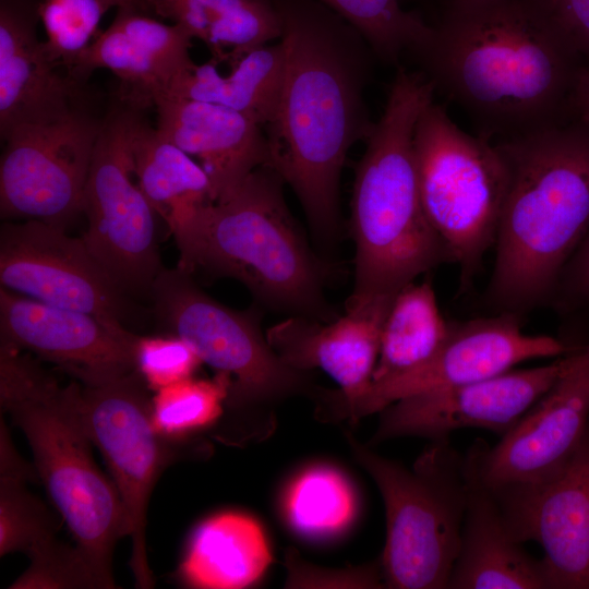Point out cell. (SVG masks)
Returning <instances> with one entry per match:
<instances>
[{
  "label": "cell",
  "mask_w": 589,
  "mask_h": 589,
  "mask_svg": "<svg viewBox=\"0 0 589 589\" xmlns=\"http://www.w3.org/2000/svg\"><path fill=\"white\" fill-rule=\"evenodd\" d=\"M566 362L567 353L543 366L510 369L481 381L401 398L380 411L371 442L399 436L444 440L465 428L504 435L554 384Z\"/></svg>",
  "instance_id": "cell-16"
},
{
  "label": "cell",
  "mask_w": 589,
  "mask_h": 589,
  "mask_svg": "<svg viewBox=\"0 0 589 589\" xmlns=\"http://www.w3.org/2000/svg\"><path fill=\"white\" fill-rule=\"evenodd\" d=\"M81 399L94 446L103 455L122 503L132 541L135 586L154 587L146 552L151 494L159 476L187 443L164 438L152 421V397L134 370L98 385H82Z\"/></svg>",
  "instance_id": "cell-12"
},
{
  "label": "cell",
  "mask_w": 589,
  "mask_h": 589,
  "mask_svg": "<svg viewBox=\"0 0 589 589\" xmlns=\"http://www.w3.org/2000/svg\"><path fill=\"white\" fill-rule=\"evenodd\" d=\"M356 495L338 470L317 466L300 473L289 485L285 514L294 531L324 539L346 529L356 514Z\"/></svg>",
  "instance_id": "cell-30"
},
{
  "label": "cell",
  "mask_w": 589,
  "mask_h": 589,
  "mask_svg": "<svg viewBox=\"0 0 589 589\" xmlns=\"http://www.w3.org/2000/svg\"><path fill=\"white\" fill-rule=\"evenodd\" d=\"M273 1L283 22L286 69L276 111L264 128L267 166L293 190L315 235L329 241L339 230L347 154L374 125L364 99L373 51L320 1Z\"/></svg>",
  "instance_id": "cell-1"
},
{
  "label": "cell",
  "mask_w": 589,
  "mask_h": 589,
  "mask_svg": "<svg viewBox=\"0 0 589 589\" xmlns=\"http://www.w3.org/2000/svg\"><path fill=\"white\" fill-rule=\"evenodd\" d=\"M192 39L178 24L119 8L111 25L71 64V75L83 79L107 69L133 88L137 100L151 104L192 62Z\"/></svg>",
  "instance_id": "cell-22"
},
{
  "label": "cell",
  "mask_w": 589,
  "mask_h": 589,
  "mask_svg": "<svg viewBox=\"0 0 589 589\" xmlns=\"http://www.w3.org/2000/svg\"><path fill=\"white\" fill-rule=\"evenodd\" d=\"M589 421V339L574 342L554 384L490 447L476 440L483 481L522 543L539 493L567 466Z\"/></svg>",
  "instance_id": "cell-10"
},
{
  "label": "cell",
  "mask_w": 589,
  "mask_h": 589,
  "mask_svg": "<svg viewBox=\"0 0 589 589\" xmlns=\"http://www.w3.org/2000/svg\"><path fill=\"white\" fill-rule=\"evenodd\" d=\"M566 44L589 62V0H536Z\"/></svg>",
  "instance_id": "cell-35"
},
{
  "label": "cell",
  "mask_w": 589,
  "mask_h": 589,
  "mask_svg": "<svg viewBox=\"0 0 589 589\" xmlns=\"http://www.w3.org/2000/svg\"><path fill=\"white\" fill-rule=\"evenodd\" d=\"M157 130L207 173L214 201L268 161L264 128L248 116L202 100L158 94Z\"/></svg>",
  "instance_id": "cell-19"
},
{
  "label": "cell",
  "mask_w": 589,
  "mask_h": 589,
  "mask_svg": "<svg viewBox=\"0 0 589 589\" xmlns=\"http://www.w3.org/2000/svg\"><path fill=\"white\" fill-rule=\"evenodd\" d=\"M229 388V377L217 373L212 380L189 377L157 390L152 397L156 431L170 442L187 443L224 416Z\"/></svg>",
  "instance_id": "cell-32"
},
{
  "label": "cell",
  "mask_w": 589,
  "mask_h": 589,
  "mask_svg": "<svg viewBox=\"0 0 589 589\" xmlns=\"http://www.w3.org/2000/svg\"><path fill=\"white\" fill-rule=\"evenodd\" d=\"M466 509L448 588H546L541 561L514 536L495 494L483 481L476 442L464 455Z\"/></svg>",
  "instance_id": "cell-20"
},
{
  "label": "cell",
  "mask_w": 589,
  "mask_h": 589,
  "mask_svg": "<svg viewBox=\"0 0 589 589\" xmlns=\"http://www.w3.org/2000/svg\"><path fill=\"white\" fill-rule=\"evenodd\" d=\"M132 160L142 192L179 243L201 211L215 202L207 173L142 120L132 140Z\"/></svg>",
  "instance_id": "cell-27"
},
{
  "label": "cell",
  "mask_w": 589,
  "mask_h": 589,
  "mask_svg": "<svg viewBox=\"0 0 589 589\" xmlns=\"http://www.w3.org/2000/svg\"><path fill=\"white\" fill-rule=\"evenodd\" d=\"M395 296L347 304L345 315L328 322L292 315L266 332L267 341L287 365L306 372L317 368L329 375L339 389L330 390L328 402L349 401L372 383L382 327Z\"/></svg>",
  "instance_id": "cell-18"
},
{
  "label": "cell",
  "mask_w": 589,
  "mask_h": 589,
  "mask_svg": "<svg viewBox=\"0 0 589 589\" xmlns=\"http://www.w3.org/2000/svg\"><path fill=\"white\" fill-rule=\"evenodd\" d=\"M31 13L8 0L0 7V134L51 122L75 109L73 83L57 71Z\"/></svg>",
  "instance_id": "cell-23"
},
{
  "label": "cell",
  "mask_w": 589,
  "mask_h": 589,
  "mask_svg": "<svg viewBox=\"0 0 589 589\" xmlns=\"http://www.w3.org/2000/svg\"><path fill=\"white\" fill-rule=\"evenodd\" d=\"M413 149L424 212L467 284L495 243L506 161L495 142L462 131L434 99L418 118Z\"/></svg>",
  "instance_id": "cell-8"
},
{
  "label": "cell",
  "mask_w": 589,
  "mask_h": 589,
  "mask_svg": "<svg viewBox=\"0 0 589 589\" xmlns=\"http://www.w3.org/2000/svg\"><path fill=\"white\" fill-rule=\"evenodd\" d=\"M284 183L263 165L205 206L177 243L178 267L238 279L268 306L332 321L324 268L289 212Z\"/></svg>",
  "instance_id": "cell-6"
},
{
  "label": "cell",
  "mask_w": 589,
  "mask_h": 589,
  "mask_svg": "<svg viewBox=\"0 0 589 589\" xmlns=\"http://www.w3.org/2000/svg\"><path fill=\"white\" fill-rule=\"evenodd\" d=\"M221 73L213 61H193L181 70L161 94L217 104L243 113L265 128L276 111L286 69L283 41L257 47Z\"/></svg>",
  "instance_id": "cell-26"
},
{
  "label": "cell",
  "mask_w": 589,
  "mask_h": 589,
  "mask_svg": "<svg viewBox=\"0 0 589 589\" xmlns=\"http://www.w3.org/2000/svg\"><path fill=\"white\" fill-rule=\"evenodd\" d=\"M573 347L567 340L524 333L512 313L452 323L447 339L429 362L399 377L371 383L358 397L337 402L333 418L358 420L401 398L481 381L530 359L564 356Z\"/></svg>",
  "instance_id": "cell-14"
},
{
  "label": "cell",
  "mask_w": 589,
  "mask_h": 589,
  "mask_svg": "<svg viewBox=\"0 0 589 589\" xmlns=\"http://www.w3.org/2000/svg\"><path fill=\"white\" fill-rule=\"evenodd\" d=\"M508 169L489 303L518 315L551 302L589 229V123L495 142Z\"/></svg>",
  "instance_id": "cell-3"
},
{
  "label": "cell",
  "mask_w": 589,
  "mask_h": 589,
  "mask_svg": "<svg viewBox=\"0 0 589 589\" xmlns=\"http://www.w3.org/2000/svg\"><path fill=\"white\" fill-rule=\"evenodd\" d=\"M81 383L62 385L33 354L0 341V405L24 433L46 492L97 588H116L117 542L129 536L119 494L98 468Z\"/></svg>",
  "instance_id": "cell-5"
},
{
  "label": "cell",
  "mask_w": 589,
  "mask_h": 589,
  "mask_svg": "<svg viewBox=\"0 0 589 589\" xmlns=\"http://www.w3.org/2000/svg\"><path fill=\"white\" fill-rule=\"evenodd\" d=\"M423 74L492 142L574 118L585 61L536 0L448 3L429 46Z\"/></svg>",
  "instance_id": "cell-2"
},
{
  "label": "cell",
  "mask_w": 589,
  "mask_h": 589,
  "mask_svg": "<svg viewBox=\"0 0 589 589\" xmlns=\"http://www.w3.org/2000/svg\"><path fill=\"white\" fill-rule=\"evenodd\" d=\"M135 0H45L38 14L51 59L69 68L91 44L104 14L112 7L133 8Z\"/></svg>",
  "instance_id": "cell-33"
},
{
  "label": "cell",
  "mask_w": 589,
  "mask_h": 589,
  "mask_svg": "<svg viewBox=\"0 0 589 589\" xmlns=\"http://www.w3.org/2000/svg\"><path fill=\"white\" fill-rule=\"evenodd\" d=\"M537 541L546 588L589 589V421L564 470L534 500L522 541Z\"/></svg>",
  "instance_id": "cell-21"
},
{
  "label": "cell",
  "mask_w": 589,
  "mask_h": 589,
  "mask_svg": "<svg viewBox=\"0 0 589 589\" xmlns=\"http://www.w3.org/2000/svg\"><path fill=\"white\" fill-rule=\"evenodd\" d=\"M99 129L100 123L74 110L8 133L0 160L1 217L65 229L81 213Z\"/></svg>",
  "instance_id": "cell-13"
},
{
  "label": "cell",
  "mask_w": 589,
  "mask_h": 589,
  "mask_svg": "<svg viewBox=\"0 0 589 589\" xmlns=\"http://www.w3.org/2000/svg\"><path fill=\"white\" fill-rule=\"evenodd\" d=\"M574 118L589 123V62L584 65L576 86Z\"/></svg>",
  "instance_id": "cell-37"
},
{
  "label": "cell",
  "mask_w": 589,
  "mask_h": 589,
  "mask_svg": "<svg viewBox=\"0 0 589 589\" xmlns=\"http://www.w3.org/2000/svg\"><path fill=\"white\" fill-rule=\"evenodd\" d=\"M551 303L565 315L589 310V229L565 266Z\"/></svg>",
  "instance_id": "cell-36"
},
{
  "label": "cell",
  "mask_w": 589,
  "mask_h": 589,
  "mask_svg": "<svg viewBox=\"0 0 589 589\" xmlns=\"http://www.w3.org/2000/svg\"><path fill=\"white\" fill-rule=\"evenodd\" d=\"M346 438L373 478L386 510L381 558L384 585L397 589L448 588L466 509L464 455L448 438L431 441L411 469Z\"/></svg>",
  "instance_id": "cell-7"
},
{
  "label": "cell",
  "mask_w": 589,
  "mask_h": 589,
  "mask_svg": "<svg viewBox=\"0 0 589 589\" xmlns=\"http://www.w3.org/2000/svg\"><path fill=\"white\" fill-rule=\"evenodd\" d=\"M159 321L189 342L202 362L227 375L230 388L225 405L229 418L294 395L316 401L325 388L309 372L287 365L264 336L256 313L237 311L202 291L191 273L163 268L151 292Z\"/></svg>",
  "instance_id": "cell-9"
},
{
  "label": "cell",
  "mask_w": 589,
  "mask_h": 589,
  "mask_svg": "<svg viewBox=\"0 0 589 589\" xmlns=\"http://www.w3.org/2000/svg\"><path fill=\"white\" fill-rule=\"evenodd\" d=\"M202 363L193 347L175 334L137 336L135 370L149 390L157 392L192 377Z\"/></svg>",
  "instance_id": "cell-34"
},
{
  "label": "cell",
  "mask_w": 589,
  "mask_h": 589,
  "mask_svg": "<svg viewBox=\"0 0 589 589\" xmlns=\"http://www.w3.org/2000/svg\"><path fill=\"white\" fill-rule=\"evenodd\" d=\"M434 93L423 73L399 69L366 139L352 190L354 285L347 304L395 296L448 261L423 208L413 149L418 118Z\"/></svg>",
  "instance_id": "cell-4"
},
{
  "label": "cell",
  "mask_w": 589,
  "mask_h": 589,
  "mask_svg": "<svg viewBox=\"0 0 589 589\" xmlns=\"http://www.w3.org/2000/svg\"><path fill=\"white\" fill-rule=\"evenodd\" d=\"M482 0H449V3H469V2H477Z\"/></svg>",
  "instance_id": "cell-38"
},
{
  "label": "cell",
  "mask_w": 589,
  "mask_h": 589,
  "mask_svg": "<svg viewBox=\"0 0 589 589\" xmlns=\"http://www.w3.org/2000/svg\"><path fill=\"white\" fill-rule=\"evenodd\" d=\"M134 9L173 21L203 41L216 64L279 40L283 22L273 0H135Z\"/></svg>",
  "instance_id": "cell-25"
},
{
  "label": "cell",
  "mask_w": 589,
  "mask_h": 589,
  "mask_svg": "<svg viewBox=\"0 0 589 589\" xmlns=\"http://www.w3.org/2000/svg\"><path fill=\"white\" fill-rule=\"evenodd\" d=\"M272 562L263 529L252 517L221 513L192 532L178 568L189 587L241 589L262 577Z\"/></svg>",
  "instance_id": "cell-24"
},
{
  "label": "cell",
  "mask_w": 589,
  "mask_h": 589,
  "mask_svg": "<svg viewBox=\"0 0 589 589\" xmlns=\"http://www.w3.org/2000/svg\"><path fill=\"white\" fill-rule=\"evenodd\" d=\"M366 40L372 51L396 63L405 53L416 57L434 36V27L402 9L399 0H320Z\"/></svg>",
  "instance_id": "cell-31"
},
{
  "label": "cell",
  "mask_w": 589,
  "mask_h": 589,
  "mask_svg": "<svg viewBox=\"0 0 589 589\" xmlns=\"http://www.w3.org/2000/svg\"><path fill=\"white\" fill-rule=\"evenodd\" d=\"M136 339L122 324L0 288V341L55 364L82 385L134 371Z\"/></svg>",
  "instance_id": "cell-17"
},
{
  "label": "cell",
  "mask_w": 589,
  "mask_h": 589,
  "mask_svg": "<svg viewBox=\"0 0 589 589\" xmlns=\"http://www.w3.org/2000/svg\"><path fill=\"white\" fill-rule=\"evenodd\" d=\"M140 120L118 110L100 123L82 199V239L121 290L149 293L163 267L157 214L133 181L132 140Z\"/></svg>",
  "instance_id": "cell-11"
},
{
  "label": "cell",
  "mask_w": 589,
  "mask_h": 589,
  "mask_svg": "<svg viewBox=\"0 0 589 589\" xmlns=\"http://www.w3.org/2000/svg\"><path fill=\"white\" fill-rule=\"evenodd\" d=\"M37 473L17 453L1 420L0 429V555L24 552L31 565L50 561L65 548L57 538V522L26 486Z\"/></svg>",
  "instance_id": "cell-29"
},
{
  "label": "cell",
  "mask_w": 589,
  "mask_h": 589,
  "mask_svg": "<svg viewBox=\"0 0 589 589\" xmlns=\"http://www.w3.org/2000/svg\"><path fill=\"white\" fill-rule=\"evenodd\" d=\"M0 281L17 294L122 324L125 292L82 237L50 224L34 219L2 224Z\"/></svg>",
  "instance_id": "cell-15"
},
{
  "label": "cell",
  "mask_w": 589,
  "mask_h": 589,
  "mask_svg": "<svg viewBox=\"0 0 589 589\" xmlns=\"http://www.w3.org/2000/svg\"><path fill=\"white\" fill-rule=\"evenodd\" d=\"M450 324L430 281L405 286L385 317L372 383L399 377L429 362L447 339Z\"/></svg>",
  "instance_id": "cell-28"
}]
</instances>
